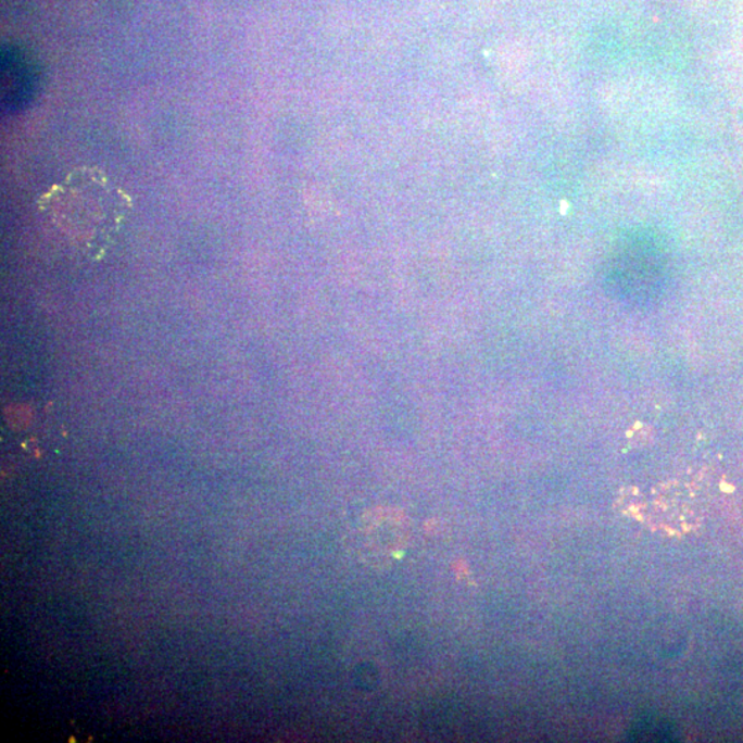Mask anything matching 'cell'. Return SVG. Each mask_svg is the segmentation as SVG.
I'll list each match as a JSON object with an SVG mask.
<instances>
[{
	"label": "cell",
	"instance_id": "obj_1",
	"mask_svg": "<svg viewBox=\"0 0 743 743\" xmlns=\"http://www.w3.org/2000/svg\"><path fill=\"white\" fill-rule=\"evenodd\" d=\"M40 213L71 247L102 260L133 211L130 194L96 167H77L38 200Z\"/></svg>",
	"mask_w": 743,
	"mask_h": 743
}]
</instances>
